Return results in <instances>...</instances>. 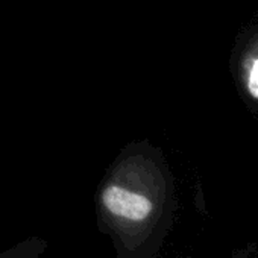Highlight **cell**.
Segmentation results:
<instances>
[{
  "label": "cell",
  "mask_w": 258,
  "mask_h": 258,
  "mask_svg": "<svg viewBox=\"0 0 258 258\" xmlns=\"http://www.w3.org/2000/svg\"><path fill=\"white\" fill-rule=\"evenodd\" d=\"M246 90L249 96L258 100V58H252L246 64Z\"/></svg>",
  "instance_id": "cell-2"
},
{
  "label": "cell",
  "mask_w": 258,
  "mask_h": 258,
  "mask_svg": "<svg viewBox=\"0 0 258 258\" xmlns=\"http://www.w3.org/2000/svg\"><path fill=\"white\" fill-rule=\"evenodd\" d=\"M103 207L114 216L139 222L152 213V201L139 191H133L118 184H109L102 193Z\"/></svg>",
  "instance_id": "cell-1"
}]
</instances>
